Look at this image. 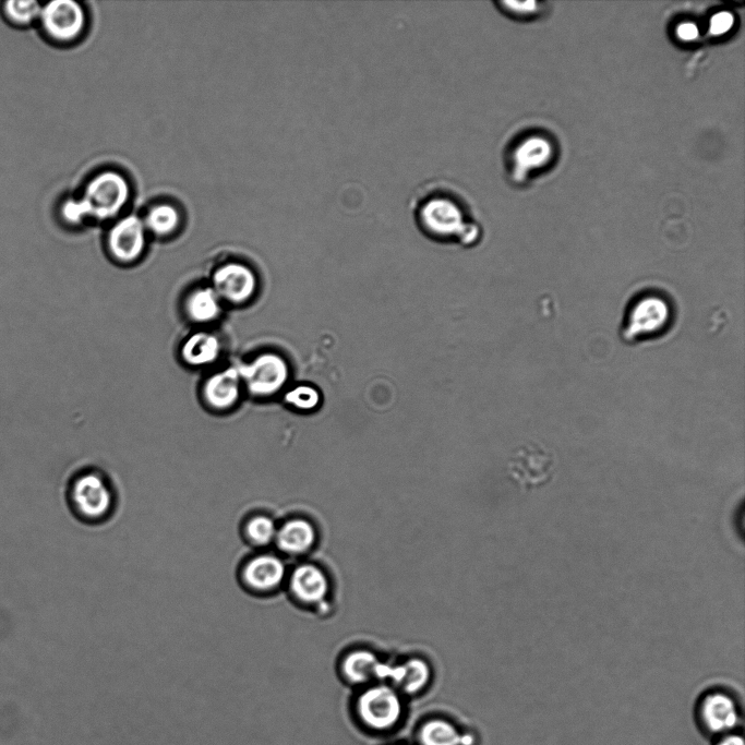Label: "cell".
Masks as SVG:
<instances>
[{
    "mask_svg": "<svg viewBox=\"0 0 745 745\" xmlns=\"http://www.w3.org/2000/svg\"><path fill=\"white\" fill-rule=\"evenodd\" d=\"M44 27L53 38L69 41L77 38L86 24L82 7L72 0H55L41 11Z\"/></svg>",
    "mask_w": 745,
    "mask_h": 745,
    "instance_id": "cell-7",
    "label": "cell"
},
{
    "mask_svg": "<svg viewBox=\"0 0 745 745\" xmlns=\"http://www.w3.org/2000/svg\"><path fill=\"white\" fill-rule=\"evenodd\" d=\"M243 381L238 367L226 368L216 372L204 384V399L215 410L224 411L236 404Z\"/></svg>",
    "mask_w": 745,
    "mask_h": 745,
    "instance_id": "cell-13",
    "label": "cell"
},
{
    "mask_svg": "<svg viewBox=\"0 0 745 745\" xmlns=\"http://www.w3.org/2000/svg\"><path fill=\"white\" fill-rule=\"evenodd\" d=\"M431 672L422 659L414 658L398 667H384L383 678L391 679L404 692L414 694L428 684Z\"/></svg>",
    "mask_w": 745,
    "mask_h": 745,
    "instance_id": "cell-15",
    "label": "cell"
},
{
    "mask_svg": "<svg viewBox=\"0 0 745 745\" xmlns=\"http://www.w3.org/2000/svg\"><path fill=\"white\" fill-rule=\"evenodd\" d=\"M248 534L257 544L267 545L276 537L275 524L266 516H259L248 524Z\"/></svg>",
    "mask_w": 745,
    "mask_h": 745,
    "instance_id": "cell-24",
    "label": "cell"
},
{
    "mask_svg": "<svg viewBox=\"0 0 745 745\" xmlns=\"http://www.w3.org/2000/svg\"><path fill=\"white\" fill-rule=\"evenodd\" d=\"M407 210L417 231L430 242L473 247L482 240L475 200L452 179L434 177L419 184L408 199Z\"/></svg>",
    "mask_w": 745,
    "mask_h": 745,
    "instance_id": "cell-1",
    "label": "cell"
},
{
    "mask_svg": "<svg viewBox=\"0 0 745 745\" xmlns=\"http://www.w3.org/2000/svg\"><path fill=\"white\" fill-rule=\"evenodd\" d=\"M212 287L221 299L233 304H244L255 295L258 280L256 273L245 264L230 262L216 269Z\"/></svg>",
    "mask_w": 745,
    "mask_h": 745,
    "instance_id": "cell-6",
    "label": "cell"
},
{
    "mask_svg": "<svg viewBox=\"0 0 745 745\" xmlns=\"http://www.w3.org/2000/svg\"><path fill=\"white\" fill-rule=\"evenodd\" d=\"M72 499L82 514L99 518L111 507L112 495L103 480L96 475H84L72 489Z\"/></svg>",
    "mask_w": 745,
    "mask_h": 745,
    "instance_id": "cell-11",
    "label": "cell"
},
{
    "mask_svg": "<svg viewBox=\"0 0 745 745\" xmlns=\"http://www.w3.org/2000/svg\"><path fill=\"white\" fill-rule=\"evenodd\" d=\"M285 401L299 411L316 410L320 403L318 391L309 386H298L285 394Z\"/></svg>",
    "mask_w": 745,
    "mask_h": 745,
    "instance_id": "cell-23",
    "label": "cell"
},
{
    "mask_svg": "<svg viewBox=\"0 0 745 745\" xmlns=\"http://www.w3.org/2000/svg\"><path fill=\"white\" fill-rule=\"evenodd\" d=\"M8 15L21 23L32 21L41 14V7L38 2H16L11 0L6 4Z\"/></svg>",
    "mask_w": 745,
    "mask_h": 745,
    "instance_id": "cell-25",
    "label": "cell"
},
{
    "mask_svg": "<svg viewBox=\"0 0 745 745\" xmlns=\"http://www.w3.org/2000/svg\"><path fill=\"white\" fill-rule=\"evenodd\" d=\"M384 664L368 651H355L343 660V674L353 683L362 684L382 677Z\"/></svg>",
    "mask_w": 745,
    "mask_h": 745,
    "instance_id": "cell-19",
    "label": "cell"
},
{
    "mask_svg": "<svg viewBox=\"0 0 745 745\" xmlns=\"http://www.w3.org/2000/svg\"><path fill=\"white\" fill-rule=\"evenodd\" d=\"M420 742L423 745H465L459 731L446 720L434 719L425 724L420 731Z\"/></svg>",
    "mask_w": 745,
    "mask_h": 745,
    "instance_id": "cell-21",
    "label": "cell"
},
{
    "mask_svg": "<svg viewBox=\"0 0 745 745\" xmlns=\"http://www.w3.org/2000/svg\"><path fill=\"white\" fill-rule=\"evenodd\" d=\"M716 745H745L744 740L738 735H725Z\"/></svg>",
    "mask_w": 745,
    "mask_h": 745,
    "instance_id": "cell-29",
    "label": "cell"
},
{
    "mask_svg": "<svg viewBox=\"0 0 745 745\" xmlns=\"http://www.w3.org/2000/svg\"><path fill=\"white\" fill-rule=\"evenodd\" d=\"M179 213L168 204H160L154 207L147 216L146 227L160 236L172 234L179 224Z\"/></svg>",
    "mask_w": 745,
    "mask_h": 745,
    "instance_id": "cell-22",
    "label": "cell"
},
{
    "mask_svg": "<svg viewBox=\"0 0 745 745\" xmlns=\"http://www.w3.org/2000/svg\"><path fill=\"white\" fill-rule=\"evenodd\" d=\"M734 22V16L729 14V12H720V14L715 15L711 21V32L714 35H722L734 26Z\"/></svg>",
    "mask_w": 745,
    "mask_h": 745,
    "instance_id": "cell-26",
    "label": "cell"
},
{
    "mask_svg": "<svg viewBox=\"0 0 745 745\" xmlns=\"http://www.w3.org/2000/svg\"><path fill=\"white\" fill-rule=\"evenodd\" d=\"M108 247L119 261L137 260L146 247V225L134 215L120 220L108 235Z\"/></svg>",
    "mask_w": 745,
    "mask_h": 745,
    "instance_id": "cell-9",
    "label": "cell"
},
{
    "mask_svg": "<svg viewBox=\"0 0 745 745\" xmlns=\"http://www.w3.org/2000/svg\"><path fill=\"white\" fill-rule=\"evenodd\" d=\"M129 195V185L122 175L105 172L91 180L81 200L67 202L63 213L71 223H78L87 216L111 219L125 207Z\"/></svg>",
    "mask_w": 745,
    "mask_h": 745,
    "instance_id": "cell-2",
    "label": "cell"
},
{
    "mask_svg": "<svg viewBox=\"0 0 745 745\" xmlns=\"http://www.w3.org/2000/svg\"><path fill=\"white\" fill-rule=\"evenodd\" d=\"M556 455L538 442L522 447L512 460L511 472L516 482L526 490L542 488L554 479Z\"/></svg>",
    "mask_w": 745,
    "mask_h": 745,
    "instance_id": "cell-4",
    "label": "cell"
},
{
    "mask_svg": "<svg viewBox=\"0 0 745 745\" xmlns=\"http://www.w3.org/2000/svg\"><path fill=\"white\" fill-rule=\"evenodd\" d=\"M186 310L192 321L209 323L220 317L222 299L212 286L200 287L189 295Z\"/></svg>",
    "mask_w": 745,
    "mask_h": 745,
    "instance_id": "cell-20",
    "label": "cell"
},
{
    "mask_svg": "<svg viewBox=\"0 0 745 745\" xmlns=\"http://www.w3.org/2000/svg\"><path fill=\"white\" fill-rule=\"evenodd\" d=\"M284 574L285 568L280 559L262 556L249 562L245 578L248 584L258 590H271L283 581Z\"/></svg>",
    "mask_w": 745,
    "mask_h": 745,
    "instance_id": "cell-18",
    "label": "cell"
},
{
    "mask_svg": "<svg viewBox=\"0 0 745 745\" xmlns=\"http://www.w3.org/2000/svg\"><path fill=\"white\" fill-rule=\"evenodd\" d=\"M357 712L367 727L384 731L398 725L403 706L398 693L389 687L379 686L360 695Z\"/></svg>",
    "mask_w": 745,
    "mask_h": 745,
    "instance_id": "cell-5",
    "label": "cell"
},
{
    "mask_svg": "<svg viewBox=\"0 0 745 745\" xmlns=\"http://www.w3.org/2000/svg\"><path fill=\"white\" fill-rule=\"evenodd\" d=\"M703 726L714 735H727L739 722L738 705L723 691L707 693L700 704Z\"/></svg>",
    "mask_w": 745,
    "mask_h": 745,
    "instance_id": "cell-8",
    "label": "cell"
},
{
    "mask_svg": "<svg viewBox=\"0 0 745 745\" xmlns=\"http://www.w3.org/2000/svg\"><path fill=\"white\" fill-rule=\"evenodd\" d=\"M240 378L252 395L267 398L284 389L290 379L287 360L276 353H263L252 362L238 366Z\"/></svg>",
    "mask_w": 745,
    "mask_h": 745,
    "instance_id": "cell-3",
    "label": "cell"
},
{
    "mask_svg": "<svg viewBox=\"0 0 745 745\" xmlns=\"http://www.w3.org/2000/svg\"><path fill=\"white\" fill-rule=\"evenodd\" d=\"M551 147L544 139L531 138L516 147L508 156V173L515 183H522L528 173L550 159Z\"/></svg>",
    "mask_w": 745,
    "mask_h": 745,
    "instance_id": "cell-12",
    "label": "cell"
},
{
    "mask_svg": "<svg viewBox=\"0 0 745 745\" xmlns=\"http://www.w3.org/2000/svg\"><path fill=\"white\" fill-rule=\"evenodd\" d=\"M498 5L515 15H530L537 8L535 2H502L498 3Z\"/></svg>",
    "mask_w": 745,
    "mask_h": 745,
    "instance_id": "cell-27",
    "label": "cell"
},
{
    "mask_svg": "<svg viewBox=\"0 0 745 745\" xmlns=\"http://www.w3.org/2000/svg\"><path fill=\"white\" fill-rule=\"evenodd\" d=\"M295 596L307 604H317L326 598L329 582L322 570L311 564L297 568L291 579Z\"/></svg>",
    "mask_w": 745,
    "mask_h": 745,
    "instance_id": "cell-14",
    "label": "cell"
},
{
    "mask_svg": "<svg viewBox=\"0 0 745 745\" xmlns=\"http://www.w3.org/2000/svg\"><path fill=\"white\" fill-rule=\"evenodd\" d=\"M317 534L315 527L305 520L287 522L276 533L278 546L288 554H303L314 546Z\"/></svg>",
    "mask_w": 745,
    "mask_h": 745,
    "instance_id": "cell-17",
    "label": "cell"
},
{
    "mask_svg": "<svg viewBox=\"0 0 745 745\" xmlns=\"http://www.w3.org/2000/svg\"><path fill=\"white\" fill-rule=\"evenodd\" d=\"M678 36L682 41H694L699 36V29L695 24L687 22L680 24L678 28Z\"/></svg>",
    "mask_w": 745,
    "mask_h": 745,
    "instance_id": "cell-28",
    "label": "cell"
},
{
    "mask_svg": "<svg viewBox=\"0 0 745 745\" xmlns=\"http://www.w3.org/2000/svg\"><path fill=\"white\" fill-rule=\"evenodd\" d=\"M222 345L218 336L197 332L189 336L182 347L185 362L194 367L209 366L221 355Z\"/></svg>",
    "mask_w": 745,
    "mask_h": 745,
    "instance_id": "cell-16",
    "label": "cell"
},
{
    "mask_svg": "<svg viewBox=\"0 0 745 745\" xmlns=\"http://www.w3.org/2000/svg\"><path fill=\"white\" fill-rule=\"evenodd\" d=\"M667 306L664 299L655 296L640 299L631 310L624 336L632 340L664 328L669 318Z\"/></svg>",
    "mask_w": 745,
    "mask_h": 745,
    "instance_id": "cell-10",
    "label": "cell"
}]
</instances>
